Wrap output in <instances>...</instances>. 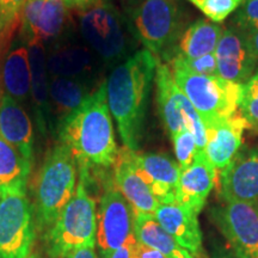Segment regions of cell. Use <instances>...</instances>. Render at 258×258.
Returning <instances> with one entry per match:
<instances>
[{
	"instance_id": "obj_20",
	"label": "cell",
	"mask_w": 258,
	"mask_h": 258,
	"mask_svg": "<svg viewBox=\"0 0 258 258\" xmlns=\"http://www.w3.org/2000/svg\"><path fill=\"white\" fill-rule=\"evenodd\" d=\"M0 135L32 163L34 128L23 104L9 95L0 96Z\"/></svg>"
},
{
	"instance_id": "obj_26",
	"label": "cell",
	"mask_w": 258,
	"mask_h": 258,
	"mask_svg": "<svg viewBox=\"0 0 258 258\" xmlns=\"http://www.w3.org/2000/svg\"><path fill=\"white\" fill-rule=\"evenodd\" d=\"M134 233L138 243L160 251L167 258H192L161 227L152 214L135 213Z\"/></svg>"
},
{
	"instance_id": "obj_14",
	"label": "cell",
	"mask_w": 258,
	"mask_h": 258,
	"mask_svg": "<svg viewBox=\"0 0 258 258\" xmlns=\"http://www.w3.org/2000/svg\"><path fill=\"white\" fill-rule=\"evenodd\" d=\"M249 128V122L240 110L206 127L207 144L205 152L217 172L225 170L238 156L243 134Z\"/></svg>"
},
{
	"instance_id": "obj_12",
	"label": "cell",
	"mask_w": 258,
	"mask_h": 258,
	"mask_svg": "<svg viewBox=\"0 0 258 258\" xmlns=\"http://www.w3.org/2000/svg\"><path fill=\"white\" fill-rule=\"evenodd\" d=\"M214 54L218 74L228 82L244 85L257 73L258 60L246 32L233 25L224 29Z\"/></svg>"
},
{
	"instance_id": "obj_9",
	"label": "cell",
	"mask_w": 258,
	"mask_h": 258,
	"mask_svg": "<svg viewBox=\"0 0 258 258\" xmlns=\"http://www.w3.org/2000/svg\"><path fill=\"white\" fill-rule=\"evenodd\" d=\"M157 103L160 118L170 137L182 129H189L195 138L198 152L205 151L207 144L206 127L188 97L178 88L167 63L158 60L156 69Z\"/></svg>"
},
{
	"instance_id": "obj_38",
	"label": "cell",
	"mask_w": 258,
	"mask_h": 258,
	"mask_svg": "<svg viewBox=\"0 0 258 258\" xmlns=\"http://www.w3.org/2000/svg\"><path fill=\"white\" fill-rule=\"evenodd\" d=\"M246 35H247V38H249L250 46L252 48L254 55H256L258 60V30L246 32Z\"/></svg>"
},
{
	"instance_id": "obj_23",
	"label": "cell",
	"mask_w": 258,
	"mask_h": 258,
	"mask_svg": "<svg viewBox=\"0 0 258 258\" xmlns=\"http://www.w3.org/2000/svg\"><path fill=\"white\" fill-rule=\"evenodd\" d=\"M47 67L50 77L86 80L95 71V56L88 47L66 44L47 56Z\"/></svg>"
},
{
	"instance_id": "obj_30",
	"label": "cell",
	"mask_w": 258,
	"mask_h": 258,
	"mask_svg": "<svg viewBox=\"0 0 258 258\" xmlns=\"http://www.w3.org/2000/svg\"><path fill=\"white\" fill-rule=\"evenodd\" d=\"M171 139H172L173 147H175L177 164H178L180 171H184L194 163L196 154H198L195 138L189 129L184 128L173 137H171Z\"/></svg>"
},
{
	"instance_id": "obj_5",
	"label": "cell",
	"mask_w": 258,
	"mask_h": 258,
	"mask_svg": "<svg viewBox=\"0 0 258 258\" xmlns=\"http://www.w3.org/2000/svg\"><path fill=\"white\" fill-rule=\"evenodd\" d=\"M89 182V171L79 169L76 194L47 232L48 253L53 258H63L78 247L96 245L97 206Z\"/></svg>"
},
{
	"instance_id": "obj_18",
	"label": "cell",
	"mask_w": 258,
	"mask_h": 258,
	"mask_svg": "<svg viewBox=\"0 0 258 258\" xmlns=\"http://www.w3.org/2000/svg\"><path fill=\"white\" fill-rule=\"evenodd\" d=\"M218 172L205 151L198 152L188 169L180 171L176 189V203L199 214L205 207L209 192L217 182Z\"/></svg>"
},
{
	"instance_id": "obj_3",
	"label": "cell",
	"mask_w": 258,
	"mask_h": 258,
	"mask_svg": "<svg viewBox=\"0 0 258 258\" xmlns=\"http://www.w3.org/2000/svg\"><path fill=\"white\" fill-rule=\"evenodd\" d=\"M77 160L62 144L47 153L35 180V221L36 227L49 230L76 194L78 185Z\"/></svg>"
},
{
	"instance_id": "obj_40",
	"label": "cell",
	"mask_w": 258,
	"mask_h": 258,
	"mask_svg": "<svg viewBox=\"0 0 258 258\" xmlns=\"http://www.w3.org/2000/svg\"><path fill=\"white\" fill-rule=\"evenodd\" d=\"M29 258H40V257H38V256H36V254H31V256H30V257H29Z\"/></svg>"
},
{
	"instance_id": "obj_2",
	"label": "cell",
	"mask_w": 258,
	"mask_h": 258,
	"mask_svg": "<svg viewBox=\"0 0 258 258\" xmlns=\"http://www.w3.org/2000/svg\"><path fill=\"white\" fill-rule=\"evenodd\" d=\"M59 143L71 151L79 169H109L118 157L105 82L56 125Z\"/></svg>"
},
{
	"instance_id": "obj_41",
	"label": "cell",
	"mask_w": 258,
	"mask_h": 258,
	"mask_svg": "<svg viewBox=\"0 0 258 258\" xmlns=\"http://www.w3.org/2000/svg\"><path fill=\"white\" fill-rule=\"evenodd\" d=\"M171 258H179V257H171Z\"/></svg>"
},
{
	"instance_id": "obj_4",
	"label": "cell",
	"mask_w": 258,
	"mask_h": 258,
	"mask_svg": "<svg viewBox=\"0 0 258 258\" xmlns=\"http://www.w3.org/2000/svg\"><path fill=\"white\" fill-rule=\"evenodd\" d=\"M170 69L176 84L188 97L205 127L239 110L243 85L228 82L220 76L194 73L178 56L170 61Z\"/></svg>"
},
{
	"instance_id": "obj_16",
	"label": "cell",
	"mask_w": 258,
	"mask_h": 258,
	"mask_svg": "<svg viewBox=\"0 0 258 258\" xmlns=\"http://www.w3.org/2000/svg\"><path fill=\"white\" fill-rule=\"evenodd\" d=\"M135 169L159 203L176 202V189L180 169L178 164L164 154L138 153L132 151Z\"/></svg>"
},
{
	"instance_id": "obj_6",
	"label": "cell",
	"mask_w": 258,
	"mask_h": 258,
	"mask_svg": "<svg viewBox=\"0 0 258 258\" xmlns=\"http://www.w3.org/2000/svg\"><path fill=\"white\" fill-rule=\"evenodd\" d=\"M135 37L153 55L167 60L183 32L178 0H140L131 12Z\"/></svg>"
},
{
	"instance_id": "obj_31",
	"label": "cell",
	"mask_w": 258,
	"mask_h": 258,
	"mask_svg": "<svg viewBox=\"0 0 258 258\" xmlns=\"http://www.w3.org/2000/svg\"><path fill=\"white\" fill-rule=\"evenodd\" d=\"M240 111L249 122L250 128L258 129V71L249 82L243 85Z\"/></svg>"
},
{
	"instance_id": "obj_42",
	"label": "cell",
	"mask_w": 258,
	"mask_h": 258,
	"mask_svg": "<svg viewBox=\"0 0 258 258\" xmlns=\"http://www.w3.org/2000/svg\"><path fill=\"white\" fill-rule=\"evenodd\" d=\"M224 258H227V257H224Z\"/></svg>"
},
{
	"instance_id": "obj_37",
	"label": "cell",
	"mask_w": 258,
	"mask_h": 258,
	"mask_svg": "<svg viewBox=\"0 0 258 258\" xmlns=\"http://www.w3.org/2000/svg\"><path fill=\"white\" fill-rule=\"evenodd\" d=\"M96 245H86V246L78 247V249L71 251L63 258H98L97 257Z\"/></svg>"
},
{
	"instance_id": "obj_27",
	"label": "cell",
	"mask_w": 258,
	"mask_h": 258,
	"mask_svg": "<svg viewBox=\"0 0 258 258\" xmlns=\"http://www.w3.org/2000/svg\"><path fill=\"white\" fill-rule=\"evenodd\" d=\"M31 164L0 135V192L27 189Z\"/></svg>"
},
{
	"instance_id": "obj_36",
	"label": "cell",
	"mask_w": 258,
	"mask_h": 258,
	"mask_svg": "<svg viewBox=\"0 0 258 258\" xmlns=\"http://www.w3.org/2000/svg\"><path fill=\"white\" fill-rule=\"evenodd\" d=\"M137 243H129L125 244L123 246L118 247L116 250H111V251H99V258H131V250L132 246Z\"/></svg>"
},
{
	"instance_id": "obj_11",
	"label": "cell",
	"mask_w": 258,
	"mask_h": 258,
	"mask_svg": "<svg viewBox=\"0 0 258 258\" xmlns=\"http://www.w3.org/2000/svg\"><path fill=\"white\" fill-rule=\"evenodd\" d=\"M214 219L238 258H258V206L227 201Z\"/></svg>"
},
{
	"instance_id": "obj_24",
	"label": "cell",
	"mask_w": 258,
	"mask_h": 258,
	"mask_svg": "<svg viewBox=\"0 0 258 258\" xmlns=\"http://www.w3.org/2000/svg\"><path fill=\"white\" fill-rule=\"evenodd\" d=\"M95 90H91L88 80L60 78L50 77L49 83V106H50V124L51 117L59 122L72 114L79 108L86 98ZM55 121V122H56ZM53 127V124H51Z\"/></svg>"
},
{
	"instance_id": "obj_25",
	"label": "cell",
	"mask_w": 258,
	"mask_h": 258,
	"mask_svg": "<svg viewBox=\"0 0 258 258\" xmlns=\"http://www.w3.org/2000/svg\"><path fill=\"white\" fill-rule=\"evenodd\" d=\"M2 83L5 95L25 104L30 99L31 69L27 47H19L6 55L2 67Z\"/></svg>"
},
{
	"instance_id": "obj_21",
	"label": "cell",
	"mask_w": 258,
	"mask_h": 258,
	"mask_svg": "<svg viewBox=\"0 0 258 258\" xmlns=\"http://www.w3.org/2000/svg\"><path fill=\"white\" fill-rule=\"evenodd\" d=\"M31 69L30 99L34 105L35 117L41 133H47L50 124L49 83L50 76L47 67V54L43 43L38 40L27 42Z\"/></svg>"
},
{
	"instance_id": "obj_7",
	"label": "cell",
	"mask_w": 258,
	"mask_h": 258,
	"mask_svg": "<svg viewBox=\"0 0 258 258\" xmlns=\"http://www.w3.org/2000/svg\"><path fill=\"white\" fill-rule=\"evenodd\" d=\"M36 221L27 189L0 192V258L32 254Z\"/></svg>"
},
{
	"instance_id": "obj_17",
	"label": "cell",
	"mask_w": 258,
	"mask_h": 258,
	"mask_svg": "<svg viewBox=\"0 0 258 258\" xmlns=\"http://www.w3.org/2000/svg\"><path fill=\"white\" fill-rule=\"evenodd\" d=\"M198 213L177 203H160L154 218L161 227L192 258H207L202 244Z\"/></svg>"
},
{
	"instance_id": "obj_15",
	"label": "cell",
	"mask_w": 258,
	"mask_h": 258,
	"mask_svg": "<svg viewBox=\"0 0 258 258\" xmlns=\"http://www.w3.org/2000/svg\"><path fill=\"white\" fill-rule=\"evenodd\" d=\"M219 189L225 202L239 201L258 206V148L238 153L220 172Z\"/></svg>"
},
{
	"instance_id": "obj_22",
	"label": "cell",
	"mask_w": 258,
	"mask_h": 258,
	"mask_svg": "<svg viewBox=\"0 0 258 258\" xmlns=\"http://www.w3.org/2000/svg\"><path fill=\"white\" fill-rule=\"evenodd\" d=\"M224 29L222 25L208 19H198L183 30L166 61L170 62L177 56L196 59L214 53Z\"/></svg>"
},
{
	"instance_id": "obj_34",
	"label": "cell",
	"mask_w": 258,
	"mask_h": 258,
	"mask_svg": "<svg viewBox=\"0 0 258 258\" xmlns=\"http://www.w3.org/2000/svg\"><path fill=\"white\" fill-rule=\"evenodd\" d=\"M131 258H167V257L164 253H161L160 251L152 249V247H148L146 245H143L137 241V243L132 246Z\"/></svg>"
},
{
	"instance_id": "obj_28",
	"label": "cell",
	"mask_w": 258,
	"mask_h": 258,
	"mask_svg": "<svg viewBox=\"0 0 258 258\" xmlns=\"http://www.w3.org/2000/svg\"><path fill=\"white\" fill-rule=\"evenodd\" d=\"M200 10L208 21L220 24L239 9L244 0H186Z\"/></svg>"
},
{
	"instance_id": "obj_35",
	"label": "cell",
	"mask_w": 258,
	"mask_h": 258,
	"mask_svg": "<svg viewBox=\"0 0 258 258\" xmlns=\"http://www.w3.org/2000/svg\"><path fill=\"white\" fill-rule=\"evenodd\" d=\"M62 2L69 10H76L77 12H80L98 5L103 0H62Z\"/></svg>"
},
{
	"instance_id": "obj_1",
	"label": "cell",
	"mask_w": 258,
	"mask_h": 258,
	"mask_svg": "<svg viewBox=\"0 0 258 258\" xmlns=\"http://www.w3.org/2000/svg\"><path fill=\"white\" fill-rule=\"evenodd\" d=\"M158 57L141 49L112 69L106 79V101L124 147L137 151L144 135L148 97Z\"/></svg>"
},
{
	"instance_id": "obj_8",
	"label": "cell",
	"mask_w": 258,
	"mask_h": 258,
	"mask_svg": "<svg viewBox=\"0 0 258 258\" xmlns=\"http://www.w3.org/2000/svg\"><path fill=\"white\" fill-rule=\"evenodd\" d=\"M79 30L86 47L106 63H116L128 51L124 23L117 10L103 0L98 5L78 12Z\"/></svg>"
},
{
	"instance_id": "obj_29",
	"label": "cell",
	"mask_w": 258,
	"mask_h": 258,
	"mask_svg": "<svg viewBox=\"0 0 258 258\" xmlns=\"http://www.w3.org/2000/svg\"><path fill=\"white\" fill-rule=\"evenodd\" d=\"M28 0H0V31L10 41L22 23Z\"/></svg>"
},
{
	"instance_id": "obj_33",
	"label": "cell",
	"mask_w": 258,
	"mask_h": 258,
	"mask_svg": "<svg viewBox=\"0 0 258 258\" xmlns=\"http://www.w3.org/2000/svg\"><path fill=\"white\" fill-rule=\"evenodd\" d=\"M180 59L183 60L185 66L194 73L208 77L219 76L217 56H215L214 53L207 54V55H203L201 57H196V59H184V57H180Z\"/></svg>"
},
{
	"instance_id": "obj_39",
	"label": "cell",
	"mask_w": 258,
	"mask_h": 258,
	"mask_svg": "<svg viewBox=\"0 0 258 258\" xmlns=\"http://www.w3.org/2000/svg\"><path fill=\"white\" fill-rule=\"evenodd\" d=\"M9 42L10 41L4 36V34L0 31V60H2V56H3V54H4L6 47H8Z\"/></svg>"
},
{
	"instance_id": "obj_32",
	"label": "cell",
	"mask_w": 258,
	"mask_h": 258,
	"mask_svg": "<svg viewBox=\"0 0 258 258\" xmlns=\"http://www.w3.org/2000/svg\"><path fill=\"white\" fill-rule=\"evenodd\" d=\"M232 25L245 32L258 30V0H244L235 11Z\"/></svg>"
},
{
	"instance_id": "obj_10",
	"label": "cell",
	"mask_w": 258,
	"mask_h": 258,
	"mask_svg": "<svg viewBox=\"0 0 258 258\" xmlns=\"http://www.w3.org/2000/svg\"><path fill=\"white\" fill-rule=\"evenodd\" d=\"M135 212L114 182L106 183L97 212L96 244L99 251H111L137 241Z\"/></svg>"
},
{
	"instance_id": "obj_13",
	"label": "cell",
	"mask_w": 258,
	"mask_h": 258,
	"mask_svg": "<svg viewBox=\"0 0 258 258\" xmlns=\"http://www.w3.org/2000/svg\"><path fill=\"white\" fill-rule=\"evenodd\" d=\"M70 10L62 0H28L22 16V36L42 43L59 38L66 30Z\"/></svg>"
},
{
	"instance_id": "obj_19",
	"label": "cell",
	"mask_w": 258,
	"mask_h": 258,
	"mask_svg": "<svg viewBox=\"0 0 258 258\" xmlns=\"http://www.w3.org/2000/svg\"><path fill=\"white\" fill-rule=\"evenodd\" d=\"M132 150L121 148L114 165V184L129 202L135 213L154 215L159 201L139 175L132 160Z\"/></svg>"
}]
</instances>
